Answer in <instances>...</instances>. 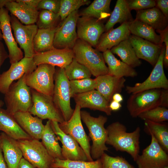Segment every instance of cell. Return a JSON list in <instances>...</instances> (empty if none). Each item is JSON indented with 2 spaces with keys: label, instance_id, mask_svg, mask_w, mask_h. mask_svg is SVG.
Returning <instances> with one entry per match:
<instances>
[{
  "label": "cell",
  "instance_id": "1",
  "mask_svg": "<svg viewBox=\"0 0 168 168\" xmlns=\"http://www.w3.org/2000/svg\"><path fill=\"white\" fill-rule=\"evenodd\" d=\"M107 136L106 144L112 146L116 151L126 152L135 161L140 152L141 129L139 126L133 132H127L125 126L116 121L106 128Z\"/></svg>",
  "mask_w": 168,
  "mask_h": 168
},
{
  "label": "cell",
  "instance_id": "2",
  "mask_svg": "<svg viewBox=\"0 0 168 168\" xmlns=\"http://www.w3.org/2000/svg\"><path fill=\"white\" fill-rule=\"evenodd\" d=\"M159 106L168 107V89H152L132 94L127 102V109L133 118Z\"/></svg>",
  "mask_w": 168,
  "mask_h": 168
},
{
  "label": "cell",
  "instance_id": "3",
  "mask_svg": "<svg viewBox=\"0 0 168 168\" xmlns=\"http://www.w3.org/2000/svg\"><path fill=\"white\" fill-rule=\"evenodd\" d=\"M81 117L88 129L89 137L92 142L90 150L91 157L93 160L99 159L109 149L105 145L107 132L104 127L107 118L102 115L94 117L85 110H81Z\"/></svg>",
  "mask_w": 168,
  "mask_h": 168
},
{
  "label": "cell",
  "instance_id": "4",
  "mask_svg": "<svg viewBox=\"0 0 168 168\" xmlns=\"http://www.w3.org/2000/svg\"><path fill=\"white\" fill-rule=\"evenodd\" d=\"M74 58L86 67L91 75L97 77L108 74L103 54L85 41L77 39L72 48Z\"/></svg>",
  "mask_w": 168,
  "mask_h": 168
},
{
  "label": "cell",
  "instance_id": "5",
  "mask_svg": "<svg viewBox=\"0 0 168 168\" xmlns=\"http://www.w3.org/2000/svg\"><path fill=\"white\" fill-rule=\"evenodd\" d=\"M24 75L13 82L4 94L6 110L13 115L19 112H29L33 103L30 88L26 84Z\"/></svg>",
  "mask_w": 168,
  "mask_h": 168
},
{
  "label": "cell",
  "instance_id": "6",
  "mask_svg": "<svg viewBox=\"0 0 168 168\" xmlns=\"http://www.w3.org/2000/svg\"><path fill=\"white\" fill-rule=\"evenodd\" d=\"M54 86L52 95L53 101L61 112L64 121L69 120L74 110L70 105L69 81L67 78L64 68L56 69L54 76Z\"/></svg>",
  "mask_w": 168,
  "mask_h": 168
},
{
  "label": "cell",
  "instance_id": "7",
  "mask_svg": "<svg viewBox=\"0 0 168 168\" xmlns=\"http://www.w3.org/2000/svg\"><path fill=\"white\" fill-rule=\"evenodd\" d=\"M23 157L36 168H51L54 158L39 140L31 138L16 140Z\"/></svg>",
  "mask_w": 168,
  "mask_h": 168
},
{
  "label": "cell",
  "instance_id": "8",
  "mask_svg": "<svg viewBox=\"0 0 168 168\" xmlns=\"http://www.w3.org/2000/svg\"><path fill=\"white\" fill-rule=\"evenodd\" d=\"M55 67L47 64L37 66L32 72L26 74V85L40 93L52 96L54 86Z\"/></svg>",
  "mask_w": 168,
  "mask_h": 168
},
{
  "label": "cell",
  "instance_id": "9",
  "mask_svg": "<svg viewBox=\"0 0 168 168\" xmlns=\"http://www.w3.org/2000/svg\"><path fill=\"white\" fill-rule=\"evenodd\" d=\"M33 105L29 111L32 115L42 119H48L61 123L64 121L54 104L52 96L46 95L30 88Z\"/></svg>",
  "mask_w": 168,
  "mask_h": 168
},
{
  "label": "cell",
  "instance_id": "10",
  "mask_svg": "<svg viewBox=\"0 0 168 168\" xmlns=\"http://www.w3.org/2000/svg\"><path fill=\"white\" fill-rule=\"evenodd\" d=\"M165 46L162 47L158 59L148 78L141 83H137L133 86H127L126 92L133 94L144 91L155 89H168V80L164 70L163 59Z\"/></svg>",
  "mask_w": 168,
  "mask_h": 168
},
{
  "label": "cell",
  "instance_id": "11",
  "mask_svg": "<svg viewBox=\"0 0 168 168\" xmlns=\"http://www.w3.org/2000/svg\"><path fill=\"white\" fill-rule=\"evenodd\" d=\"M81 108L76 104L74 112L70 119L58 123L60 129L65 133L73 138L82 148L89 161L93 160L90 154V139L83 128L81 117Z\"/></svg>",
  "mask_w": 168,
  "mask_h": 168
},
{
  "label": "cell",
  "instance_id": "12",
  "mask_svg": "<svg viewBox=\"0 0 168 168\" xmlns=\"http://www.w3.org/2000/svg\"><path fill=\"white\" fill-rule=\"evenodd\" d=\"M79 16L78 10L74 11L58 26L54 36V47L72 49L78 39L76 28Z\"/></svg>",
  "mask_w": 168,
  "mask_h": 168
},
{
  "label": "cell",
  "instance_id": "13",
  "mask_svg": "<svg viewBox=\"0 0 168 168\" xmlns=\"http://www.w3.org/2000/svg\"><path fill=\"white\" fill-rule=\"evenodd\" d=\"M150 144L139 155L135 162L138 168H163L168 166V155L153 136Z\"/></svg>",
  "mask_w": 168,
  "mask_h": 168
},
{
  "label": "cell",
  "instance_id": "14",
  "mask_svg": "<svg viewBox=\"0 0 168 168\" xmlns=\"http://www.w3.org/2000/svg\"><path fill=\"white\" fill-rule=\"evenodd\" d=\"M10 22L15 40L24 51V57L33 58L35 54L33 40L38 29L36 25H23L15 16L12 15Z\"/></svg>",
  "mask_w": 168,
  "mask_h": 168
},
{
  "label": "cell",
  "instance_id": "15",
  "mask_svg": "<svg viewBox=\"0 0 168 168\" xmlns=\"http://www.w3.org/2000/svg\"><path fill=\"white\" fill-rule=\"evenodd\" d=\"M76 27L78 39L95 47L101 35L105 31V25L102 21L89 17L79 16Z\"/></svg>",
  "mask_w": 168,
  "mask_h": 168
},
{
  "label": "cell",
  "instance_id": "16",
  "mask_svg": "<svg viewBox=\"0 0 168 168\" xmlns=\"http://www.w3.org/2000/svg\"><path fill=\"white\" fill-rule=\"evenodd\" d=\"M37 67L33 58L24 57L19 62L11 64L7 70L0 74V92L4 95L14 81L32 72Z\"/></svg>",
  "mask_w": 168,
  "mask_h": 168
},
{
  "label": "cell",
  "instance_id": "17",
  "mask_svg": "<svg viewBox=\"0 0 168 168\" xmlns=\"http://www.w3.org/2000/svg\"><path fill=\"white\" fill-rule=\"evenodd\" d=\"M51 125L58 140L62 144L61 153L63 160L88 161L77 142L71 136L64 133L59 127L58 123L51 120Z\"/></svg>",
  "mask_w": 168,
  "mask_h": 168
},
{
  "label": "cell",
  "instance_id": "18",
  "mask_svg": "<svg viewBox=\"0 0 168 168\" xmlns=\"http://www.w3.org/2000/svg\"><path fill=\"white\" fill-rule=\"evenodd\" d=\"M10 19L8 11L4 7L0 8V30L8 49L10 63L12 64L19 62L24 57L12 34Z\"/></svg>",
  "mask_w": 168,
  "mask_h": 168
},
{
  "label": "cell",
  "instance_id": "19",
  "mask_svg": "<svg viewBox=\"0 0 168 168\" xmlns=\"http://www.w3.org/2000/svg\"><path fill=\"white\" fill-rule=\"evenodd\" d=\"M74 57L72 49L53 47L45 52L35 53L33 58L37 66L41 64H47L64 68L71 62Z\"/></svg>",
  "mask_w": 168,
  "mask_h": 168
},
{
  "label": "cell",
  "instance_id": "20",
  "mask_svg": "<svg viewBox=\"0 0 168 168\" xmlns=\"http://www.w3.org/2000/svg\"><path fill=\"white\" fill-rule=\"evenodd\" d=\"M128 39L137 57L146 61L154 67L163 46H161L133 35H130Z\"/></svg>",
  "mask_w": 168,
  "mask_h": 168
},
{
  "label": "cell",
  "instance_id": "21",
  "mask_svg": "<svg viewBox=\"0 0 168 168\" xmlns=\"http://www.w3.org/2000/svg\"><path fill=\"white\" fill-rule=\"evenodd\" d=\"M72 97L81 109L88 108L104 112L108 115L111 114L112 111L109 107L110 103L95 89L76 94Z\"/></svg>",
  "mask_w": 168,
  "mask_h": 168
},
{
  "label": "cell",
  "instance_id": "22",
  "mask_svg": "<svg viewBox=\"0 0 168 168\" xmlns=\"http://www.w3.org/2000/svg\"><path fill=\"white\" fill-rule=\"evenodd\" d=\"M129 22H126L116 28H111L100 36L96 49L104 52L110 50L122 41L128 39L131 33L128 29Z\"/></svg>",
  "mask_w": 168,
  "mask_h": 168
},
{
  "label": "cell",
  "instance_id": "23",
  "mask_svg": "<svg viewBox=\"0 0 168 168\" xmlns=\"http://www.w3.org/2000/svg\"><path fill=\"white\" fill-rule=\"evenodd\" d=\"M95 79V89L109 103L112 100L114 94L122 92L126 82L124 77L118 78L108 74L99 76Z\"/></svg>",
  "mask_w": 168,
  "mask_h": 168
},
{
  "label": "cell",
  "instance_id": "24",
  "mask_svg": "<svg viewBox=\"0 0 168 168\" xmlns=\"http://www.w3.org/2000/svg\"><path fill=\"white\" fill-rule=\"evenodd\" d=\"M13 116L21 128L32 138L40 139L44 127L42 119L33 116L29 112H17Z\"/></svg>",
  "mask_w": 168,
  "mask_h": 168
},
{
  "label": "cell",
  "instance_id": "25",
  "mask_svg": "<svg viewBox=\"0 0 168 168\" xmlns=\"http://www.w3.org/2000/svg\"><path fill=\"white\" fill-rule=\"evenodd\" d=\"M1 142L0 147L8 168H17L23 157L22 152L16 140L3 132L0 133Z\"/></svg>",
  "mask_w": 168,
  "mask_h": 168
},
{
  "label": "cell",
  "instance_id": "26",
  "mask_svg": "<svg viewBox=\"0 0 168 168\" xmlns=\"http://www.w3.org/2000/svg\"><path fill=\"white\" fill-rule=\"evenodd\" d=\"M5 6L21 23L29 25L36 23L39 13L37 8L16 0H10Z\"/></svg>",
  "mask_w": 168,
  "mask_h": 168
},
{
  "label": "cell",
  "instance_id": "27",
  "mask_svg": "<svg viewBox=\"0 0 168 168\" xmlns=\"http://www.w3.org/2000/svg\"><path fill=\"white\" fill-rule=\"evenodd\" d=\"M0 130L16 140L32 138L20 126L13 115L0 108Z\"/></svg>",
  "mask_w": 168,
  "mask_h": 168
},
{
  "label": "cell",
  "instance_id": "28",
  "mask_svg": "<svg viewBox=\"0 0 168 168\" xmlns=\"http://www.w3.org/2000/svg\"><path fill=\"white\" fill-rule=\"evenodd\" d=\"M103 55L108 66V74L118 78L134 77L137 76L138 73L133 68L118 59L110 50L103 52Z\"/></svg>",
  "mask_w": 168,
  "mask_h": 168
},
{
  "label": "cell",
  "instance_id": "29",
  "mask_svg": "<svg viewBox=\"0 0 168 168\" xmlns=\"http://www.w3.org/2000/svg\"><path fill=\"white\" fill-rule=\"evenodd\" d=\"M135 19L145 23L156 31L163 30L168 26V19L156 7L136 11Z\"/></svg>",
  "mask_w": 168,
  "mask_h": 168
},
{
  "label": "cell",
  "instance_id": "30",
  "mask_svg": "<svg viewBox=\"0 0 168 168\" xmlns=\"http://www.w3.org/2000/svg\"><path fill=\"white\" fill-rule=\"evenodd\" d=\"M131 34L161 46H163L160 35L156 34L152 27L142 21L134 19L129 22Z\"/></svg>",
  "mask_w": 168,
  "mask_h": 168
},
{
  "label": "cell",
  "instance_id": "31",
  "mask_svg": "<svg viewBox=\"0 0 168 168\" xmlns=\"http://www.w3.org/2000/svg\"><path fill=\"white\" fill-rule=\"evenodd\" d=\"M131 11L127 0H117L110 18L105 25V31L113 28L118 23L121 25L124 22H130L133 21Z\"/></svg>",
  "mask_w": 168,
  "mask_h": 168
},
{
  "label": "cell",
  "instance_id": "32",
  "mask_svg": "<svg viewBox=\"0 0 168 168\" xmlns=\"http://www.w3.org/2000/svg\"><path fill=\"white\" fill-rule=\"evenodd\" d=\"M40 139L42 144L50 156L54 159L63 160L61 147L51 127L50 120H48L44 125Z\"/></svg>",
  "mask_w": 168,
  "mask_h": 168
},
{
  "label": "cell",
  "instance_id": "33",
  "mask_svg": "<svg viewBox=\"0 0 168 168\" xmlns=\"http://www.w3.org/2000/svg\"><path fill=\"white\" fill-rule=\"evenodd\" d=\"M110 50L113 54L119 56L122 62L133 68L142 64L128 39L122 41Z\"/></svg>",
  "mask_w": 168,
  "mask_h": 168
},
{
  "label": "cell",
  "instance_id": "34",
  "mask_svg": "<svg viewBox=\"0 0 168 168\" xmlns=\"http://www.w3.org/2000/svg\"><path fill=\"white\" fill-rule=\"evenodd\" d=\"M58 27L38 29L33 40L35 54L45 52L54 47V36Z\"/></svg>",
  "mask_w": 168,
  "mask_h": 168
},
{
  "label": "cell",
  "instance_id": "35",
  "mask_svg": "<svg viewBox=\"0 0 168 168\" xmlns=\"http://www.w3.org/2000/svg\"><path fill=\"white\" fill-rule=\"evenodd\" d=\"M145 130L149 134H152L162 149L168 152V125L164 123L156 122L144 120Z\"/></svg>",
  "mask_w": 168,
  "mask_h": 168
},
{
  "label": "cell",
  "instance_id": "36",
  "mask_svg": "<svg viewBox=\"0 0 168 168\" xmlns=\"http://www.w3.org/2000/svg\"><path fill=\"white\" fill-rule=\"evenodd\" d=\"M111 0H95L79 14V16L89 17L101 21L110 14Z\"/></svg>",
  "mask_w": 168,
  "mask_h": 168
},
{
  "label": "cell",
  "instance_id": "37",
  "mask_svg": "<svg viewBox=\"0 0 168 168\" xmlns=\"http://www.w3.org/2000/svg\"><path fill=\"white\" fill-rule=\"evenodd\" d=\"M51 168H102L100 158L88 161L54 159Z\"/></svg>",
  "mask_w": 168,
  "mask_h": 168
},
{
  "label": "cell",
  "instance_id": "38",
  "mask_svg": "<svg viewBox=\"0 0 168 168\" xmlns=\"http://www.w3.org/2000/svg\"><path fill=\"white\" fill-rule=\"evenodd\" d=\"M64 69L65 75L69 81L90 78L92 75L86 67L79 63L74 58Z\"/></svg>",
  "mask_w": 168,
  "mask_h": 168
},
{
  "label": "cell",
  "instance_id": "39",
  "mask_svg": "<svg viewBox=\"0 0 168 168\" xmlns=\"http://www.w3.org/2000/svg\"><path fill=\"white\" fill-rule=\"evenodd\" d=\"M71 97L75 95L95 90L96 81L91 78L69 81Z\"/></svg>",
  "mask_w": 168,
  "mask_h": 168
},
{
  "label": "cell",
  "instance_id": "40",
  "mask_svg": "<svg viewBox=\"0 0 168 168\" xmlns=\"http://www.w3.org/2000/svg\"><path fill=\"white\" fill-rule=\"evenodd\" d=\"M90 2L88 0H61L58 12L61 20L63 21L74 11L77 10L81 6L88 5Z\"/></svg>",
  "mask_w": 168,
  "mask_h": 168
},
{
  "label": "cell",
  "instance_id": "41",
  "mask_svg": "<svg viewBox=\"0 0 168 168\" xmlns=\"http://www.w3.org/2000/svg\"><path fill=\"white\" fill-rule=\"evenodd\" d=\"M138 117L144 120L163 122L168 120V109L165 107L157 106L141 113Z\"/></svg>",
  "mask_w": 168,
  "mask_h": 168
},
{
  "label": "cell",
  "instance_id": "42",
  "mask_svg": "<svg viewBox=\"0 0 168 168\" xmlns=\"http://www.w3.org/2000/svg\"><path fill=\"white\" fill-rule=\"evenodd\" d=\"M100 158L102 168H135L121 156L113 157L104 152Z\"/></svg>",
  "mask_w": 168,
  "mask_h": 168
},
{
  "label": "cell",
  "instance_id": "43",
  "mask_svg": "<svg viewBox=\"0 0 168 168\" xmlns=\"http://www.w3.org/2000/svg\"><path fill=\"white\" fill-rule=\"evenodd\" d=\"M59 17L58 13L42 10L39 12L36 25L38 28H48L55 27V24Z\"/></svg>",
  "mask_w": 168,
  "mask_h": 168
},
{
  "label": "cell",
  "instance_id": "44",
  "mask_svg": "<svg viewBox=\"0 0 168 168\" xmlns=\"http://www.w3.org/2000/svg\"><path fill=\"white\" fill-rule=\"evenodd\" d=\"M130 10L136 11L146 9L156 6L155 0H127Z\"/></svg>",
  "mask_w": 168,
  "mask_h": 168
},
{
  "label": "cell",
  "instance_id": "45",
  "mask_svg": "<svg viewBox=\"0 0 168 168\" xmlns=\"http://www.w3.org/2000/svg\"><path fill=\"white\" fill-rule=\"evenodd\" d=\"M60 4V0H41L37 9L48 10L58 13L59 10Z\"/></svg>",
  "mask_w": 168,
  "mask_h": 168
},
{
  "label": "cell",
  "instance_id": "46",
  "mask_svg": "<svg viewBox=\"0 0 168 168\" xmlns=\"http://www.w3.org/2000/svg\"><path fill=\"white\" fill-rule=\"evenodd\" d=\"M161 37L162 43H165V51L163 59V66L167 68L168 67V28L167 27L162 30H156Z\"/></svg>",
  "mask_w": 168,
  "mask_h": 168
},
{
  "label": "cell",
  "instance_id": "47",
  "mask_svg": "<svg viewBox=\"0 0 168 168\" xmlns=\"http://www.w3.org/2000/svg\"><path fill=\"white\" fill-rule=\"evenodd\" d=\"M156 7L158 8L164 16L168 18V0H155Z\"/></svg>",
  "mask_w": 168,
  "mask_h": 168
},
{
  "label": "cell",
  "instance_id": "48",
  "mask_svg": "<svg viewBox=\"0 0 168 168\" xmlns=\"http://www.w3.org/2000/svg\"><path fill=\"white\" fill-rule=\"evenodd\" d=\"M7 58H8V54L6 51L3 43L0 41V68Z\"/></svg>",
  "mask_w": 168,
  "mask_h": 168
},
{
  "label": "cell",
  "instance_id": "49",
  "mask_svg": "<svg viewBox=\"0 0 168 168\" xmlns=\"http://www.w3.org/2000/svg\"><path fill=\"white\" fill-rule=\"evenodd\" d=\"M41 0H17L16 1L23 3L28 6L37 8Z\"/></svg>",
  "mask_w": 168,
  "mask_h": 168
},
{
  "label": "cell",
  "instance_id": "50",
  "mask_svg": "<svg viewBox=\"0 0 168 168\" xmlns=\"http://www.w3.org/2000/svg\"><path fill=\"white\" fill-rule=\"evenodd\" d=\"M17 168H36L23 157L21 159Z\"/></svg>",
  "mask_w": 168,
  "mask_h": 168
},
{
  "label": "cell",
  "instance_id": "51",
  "mask_svg": "<svg viewBox=\"0 0 168 168\" xmlns=\"http://www.w3.org/2000/svg\"><path fill=\"white\" fill-rule=\"evenodd\" d=\"M109 107L112 111H117L120 109L122 105L120 103L112 100L109 103Z\"/></svg>",
  "mask_w": 168,
  "mask_h": 168
},
{
  "label": "cell",
  "instance_id": "52",
  "mask_svg": "<svg viewBox=\"0 0 168 168\" xmlns=\"http://www.w3.org/2000/svg\"><path fill=\"white\" fill-rule=\"evenodd\" d=\"M0 168H8L5 161L2 149L0 147Z\"/></svg>",
  "mask_w": 168,
  "mask_h": 168
},
{
  "label": "cell",
  "instance_id": "53",
  "mask_svg": "<svg viewBox=\"0 0 168 168\" xmlns=\"http://www.w3.org/2000/svg\"><path fill=\"white\" fill-rule=\"evenodd\" d=\"M123 100L122 95L119 93H116L114 94L112 97V100L120 103Z\"/></svg>",
  "mask_w": 168,
  "mask_h": 168
},
{
  "label": "cell",
  "instance_id": "54",
  "mask_svg": "<svg viewBox=\"0 0 168 168\" xmlns=\"http://www.w3.org/2000/svg\"><path fill=\"white\" fill-rule=\"evenodd\" d=\"M10 0H0V8L4 7L6 3Z\"/></svg>",
  "mask_w": 168,
  "mask_h": 168
},
{
  "label": "cell",
  "instance_id": "55",
  "mask_svg": "<svg viewBox=\"0 0 168 168\" xmlns=\"http://www.w3.org/2000/svg\"><path fill=\"white\" fill-rule=\"evenodd\" d=\"M4 102L1 100H0V108H1L4 105Z\"/></svg>",
  "mask_w": 168,
  "mask_h": 168
},
{
  "label": "cell",
  "instance_id": "56",
  "mask_svg": "<svg viewBox=\"0 0 168 168\" xmlns=\"http://www.w3.org/2000/svg\"><path fill=\"white\" fill-rule=\"evenodd\" d=\"M2 39V34L1 33L0 30V41H1V40Z\"/></svg>",
  "mask_w": 168,
  "mask_h": 168
},
{
  "label": "cell",
  "instance_id": "57",
  "mask_svg": "<svg viewBox=\"0 0 168 168\" xmlns=\"http://www.w3.org/2000/svg\"><path fill=\"white\" fill-rule=\"evenodd\" d=\"M1 142V138L0 136V146Z\"/></svg>",
  "mask_w": 168,
  "mask_h": 168
},
{
  "label": "cell",
  "instance_id": "58",
  "mask_svg": "<svg viewBox=\"0 0 168 168\" xmlns=\"http://www.w3.org/2000/svg\"><path fill=\"white\" fill-rule=\"evenodd\" d=\"M168 168V166H166V167H164V168Z\"/></svg>",
  "mask_w": 168,
  "mask_h": 168
}]
</instances>
